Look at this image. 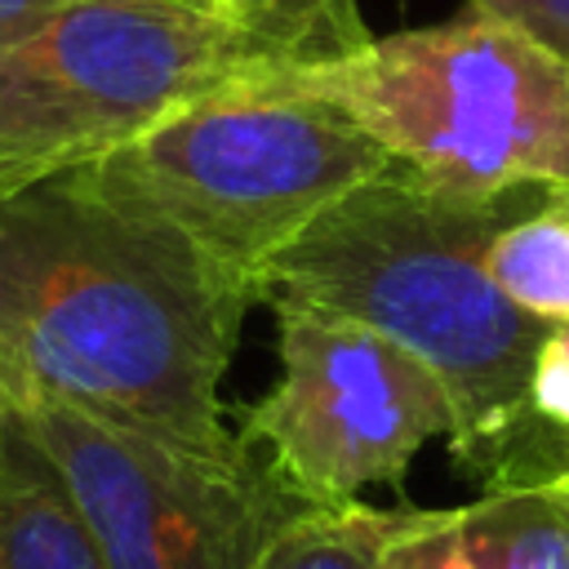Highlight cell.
I'll return each mask as SVG.
<instances>
[{"mask_svg": "<svg viewBox=\"0 0 569 569\" xmlns=\"http://www.w3.org/2000/svg\"><path fill=\"white\" fill-rule=\"evenodd\" d=\"M253 293L84 164L0 173V387L249 467L222 378Z\"/></svg>", "mask_w": 569, "mask_h": 569, "instance_id": "1", "label": "cell"}, {"mask_svg": "<svg viewBox=\"0 0 569 569\" xmlns=\"http://www.w3.org/2000/svg\"><path fill=\"white\" fill-rule=\"evenodd\" d=\"M511 200L453 196L391 160L258 271V302L365 325L427 365L453 409L449 449L480 493L520 471L529 369L551 329L485 271Z\"/></svg>", "mask_w": 569, "mask_h": 569, "instance_id": "2", "label": "cell"}, {"mask_svg": "<svg viewBox=\"0 0 569 569\" xmlns=\"http://www.w3.org/2000/svg\"><path fill=\"white\" fill-rule=\"evenodd\" d=\"M360 124L422 182L502 200L569 191V58L467 9L267 80Z\"/></svg>", "mask_w": 569, "mask_h": 569, "instance_id": "3", "label": "cell"}, {"mask_svg": "<svg viewBox=\"0 0 569 569\" xmlns=\"http://www.w3.org/2000/svg\"><path fill=\"white\" fill-rule=\"evenodd\" d=\"M80 164L258 302V271L333 200L378 178L391 156L333 107L253 80Z\"/></svg>", "mask_w": 569, "mask_h": 569, "instance_id": "4", "label": "cell"}, {"mask_svg": "<svg viewBox=\"0 0 569 569\" xmlns=\"http://www.w3.org/2000/svg\"><path fill=\"white\" fill-rule=\"evenodd\" d=\"M271 311L280 373L236 436L293 502H360L365 489L396 485L431 436L453 431L445 387L382 333L316 311Z\"/></svg>", "mask_w": 569, "mask_h": 569, "instance_id": "5", "label": "cell"}, {"mask_svg": "<svg viewBox=\"0 0 569 569\" xmlns=\"http://www.w3.org/2000/svg\"><path fill=\"white\" fill-rule=\"evenodd\" d=\"M4 396L62 471L107 569H249L302 507L258 458L227 471L67 405Z\"/></svg>", "mask_w": 569, "mask_h": 569, "instance_id": "6", "label": "cell"}, {"mask_svg": "<svg viewBox=\"0 0 569 569\" xmlns=\"http://www.w3.org/2000/svg\"><path fill=\"white\" fill-rule=\"evenodd\" d=\"M0 569H107L62 471L0 391Z\"/></svg>", "mask_w": 569, "mask_h": 569, "instance_id": "7", "label": "cell"}, {"mask_svg": "<svg viewBox=\"0 0 569 569\" xmlns=\"http://www.w3.org/2000/svg\"><path fill=\"white\" fill-rule=\"evenodd\" d=\"M458 538L476 569H569V493L485 489L458 507Z\"/></svg>", "mask_w": 569, "mask_h": 569, "instance_id": "8", "label": "cell"}, {"mask_svg": "<svg viewBox=\"0 0 569 569\" xmlns=\"http://www.w3.org/2000/svg\"><path fill=\"white\" fill-rule=\"evenodd\" d=\"M485 271L525 316L551 329L569 325V209L542 200L538 209L511 218L493 236Z\"/></svg>", "mask_w": 569, "mask_h": 569, "instance_id": "9", "label": "cell"}, {"mask_svg": "<svg viewBox=\"0 0 569 569\" xmlns=\"http://www.w3.org/2000/svg\"><path fill=\"white\" fill-rule=\"evenodd\" d=\"M400 520L405 511H382L369 502L298 507L276 525L249 569H378Z\"/></svg>", "mask_w": 569, "mask_h": 569, "instance_id": "10", "label": "cell"}, {"mask_svg": "<svg viewBox=\"0 0 569 569\" xmlns=\"http://www.w3.org/2000/svg\"><path fill=\"white\" fill-rule=\"evenodd\" d=\"M80 160L84 147L62 107L9 53H0V173H36Z\"/></svg>", "mask_w": 569, "mask_h": 569, "instance_id": "11", "label": "cell"}, {"mask_svg": "<svg viewBox=\"0 0 569 569\" xmlns=\"http://www.w3.org/2000/svg\"><path fill=\"white\" fill-rule=\"evenodd\" d=\"M529 449L507 489L547 485L560 440L569 436V325L547 329L529 369Z\"/></svg>", "mask_w": 569, "mask_h": 569, "instance_id": "12", "label": "cell"}, {"mask_svg": "<svg viewBox=\"0 0 569 569\" xmlns=\"http://www.w3.org/2000/svg\"><path fill=\"white\" fill-rule=\"evenodd\" d=\"M378 569H476L458 538V507L405 511L400 529L382 547Z\"/></svg>", "mask_w": 569, "mask_h": 569, "instance_id": "13", "label": "cell"}, {"mask_svg": "<svg viewBox=\"0 0 569 569\" xmlns=\"http://www.w3.org/2000/svg\"><path fill=\"white\" fill-rule=\"evenodd\" d=\"M467 9H480L489 18H502L560 58H569V0H467Z\"/></svg>", "mask_w": 569, "mask_h": 569, "instance_id": "14", "label": "cell"}, {"mask_svg": "<svg viewBox=\"0 0 569 569\" xmlns=\"http://www.w3.org/2000/svg\"><path fill=\"white\" fill-rule=\"evenodd\" d=\"M71 0H0V53L18 49L22 40H31Z\"/></svg>", "mask_w": 569, "mask_h": 569, "instance_id": "15", "label": "cell"}, {"mask_svg": "<svg viewBox=\"0 0 569 569\" xmlns=\"http://www.w3.org/2000/svg\"><path fill=\"white\" fill-rule=\"evenodd\" d=\"M547 489H565L569 493V436L560 440V449H556V462H551V480H547Z\"/></svg>", "mask_w": 569, "mask_h": 569, "instance_id": "16", "label": "cell"}, {"mask_svg": "<svg viewBox=\"0 0 569 569\" xmlns=\"http://www.w3.org/2000/svg\"><path fill=\"white\" fill-rule=\"evenodd\" d=\"M213 4L236 9V13H258V9H271V4H280V0H213Z\"/></svg>", "mask_w": 569, "mask_h": 569, "instance_id": "17", "label": "cell"}, {"mask_svg": "<svg viewBox=\"0 0 569 569\" xmlns=\"http://www.w3.org/2000/svg\"><path fill=\"white\" fill-rule=\"evenodd\" d=\"M556 204H565V209H569V191H565V196H556Z\"/></svg>", "mask_w": 569, "mask_h": 569, "instance_id": "18", "label": "cell"}]
</instances>
